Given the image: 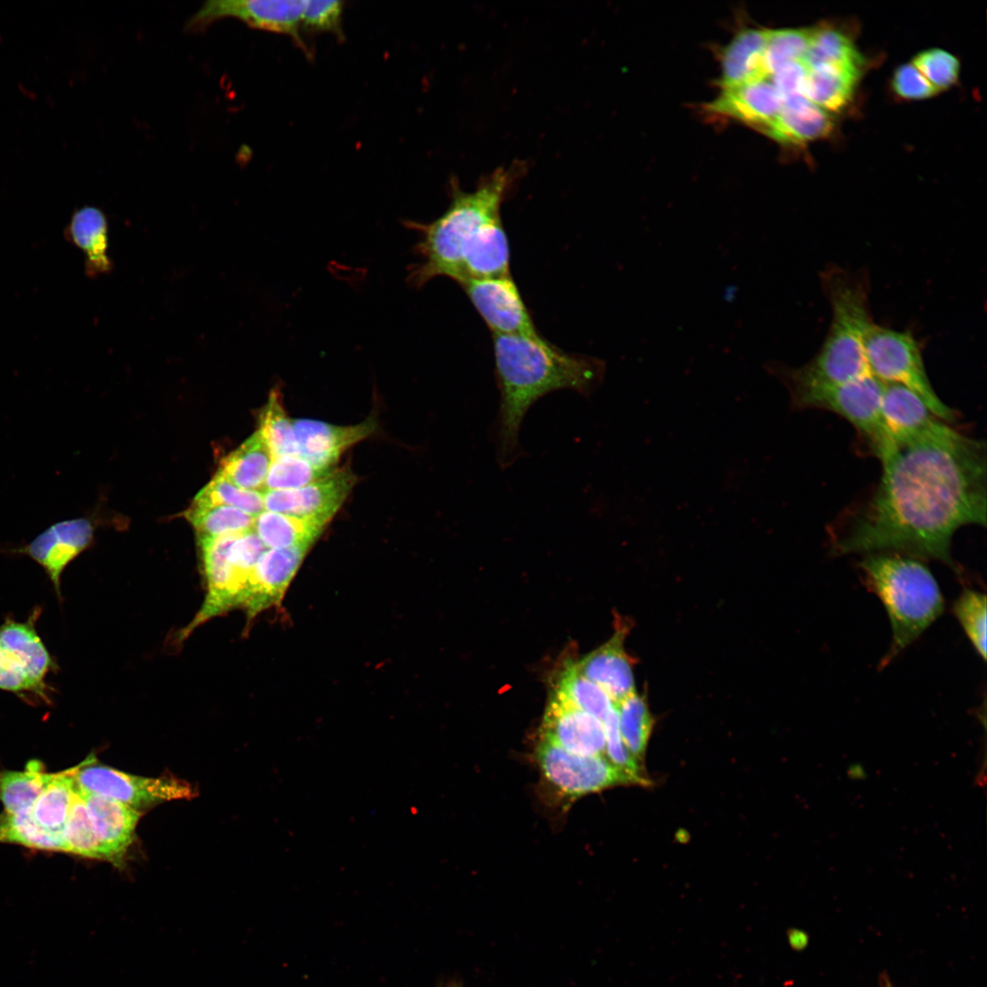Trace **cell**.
Segmentation results:
<instances>
[{"mask_svg": "<svg viewBox=\"0 0 987 987\" xmlns=\"http://www.w3.org/2000/svg\"><path fill=\"white\" fill-rule=\"evenodd\" d=\"M872 496L835 532L833 552L896 553L936 559L960 574L956 531L986 525V447L938 421L881 461Z\"/></svg>", "mask_w": 987, "mask_h": 987, "instance_id": "1", "label": "cell"}, {"mask_svg": "<svg viewBox=\"0 0 987 987\" xmlns=\"http://www.w3.org/2000/svg\"><path fill=\"white\" fill-rule=\"evenodd\" d=\"M500 404L495 423L497 462L502 468L521 455L519 434L529 409L544 396L569 389L591 395L603 382L601 359L568 353L541 335L493 334Z\"/></svg>", "mask_w": 987, "mask_h": 987, "instance_id": "2", "label": "cell"}, {"mask_svg": "<svg viewBox=\"0 0 987 987\" xmlns=\"http://www.w3.org/2000/svg\"><path fill=\"white\" fill-rule=\"evenodd\" d=\"M822 280L832 321L819 352L799 367L777 361L764 365L766 371L784 385L790 397L872 375L864 351L865 336L873 324L866 283L863 278L836 269L826 271Z\"/></svg>", "mask_w": 987, "mask_h": 987, "instance_id": "3", "label": "cell"}, {"mask_svg": "<svg viewBox=\"0 0 987 987\" xmlns=\"http://www.w3.org/2000/svg\"><path fill=\"white\" fill-rule=\"evenodd\" d=\"M514 180L511 169L498 168L472 191L452 182L451 201L440 217L430 223L405 222L419 236L414 247L419 260L408 275L411 286L421 287L437 277L460 281L468 252L486 226L501 218V205Z\"/></svg>", "mask_w": 987, "mask_h": 987, "instance_id": "4", "label": "cell"}, {"mask_svg": "<svg viewBox=\"0 0 987 987\" xmlns=\"http://www.w3.org/2000/svg\"><path fill=\"white\" fill-rule=\"evenodd\" d=\"M859 566L865 584L883 602L891 623L892 643L882 660L884 666L941 615L944 600L934 576L919 558L872 553Z\"/></svg>", "mask_w": 987, "mask_h": 987, "instance_id": "5", "label": "cell"}, {"mask_svg": "<svg viewBox=\"0 0 987 987\" xmlns=\"http://www.w3.org/2000/svg\"><path fill=\"white\" fill-rule=\"evenodd\" d=\"M207 593L193 620L180 631L185 640L209 619L243 606L249 579L267 549L253 530L198 539Z\"/></svg>", "mask_w": 987, "mask_h": 987, "instance_id": "6", "label": "cell"}, {"mask_svg": "<svg viewBox=\"0 0 987 987\" xmlns=\"http://www.w3.org/2000/svg\"><path fill=\"white\" fill-rule=\"evenodd\" d=\"M870 373L883 383L902 385L917 393L935 416L955 419L953 409L938 397L925 370L920 345L907 331L872 324L864 340Z\"/></svg>", "mask_w": 987, "mask_h": 987, "instance_id": "7", "label": "cell"}, {"mask_svg": "<svg viewBox=\"0 0 987 987\" xmlns=\"http://www.w3.org/2000/svg\"><path fill=\"white\" fill-rule=\"evenodd\" d=\"M884 383L873 375L842 385L820 387L790 397L791 409H822L849 421L868 443L872 452L885 459L896 447L882 420L880 403Z\"/></svg>", "mask_w": 987, "mask_h": 987, "instance_id": "8", "label": "cell"}, {"mask_svg": "<svg viewBox=\"0 0 987 987\" xmlns=\"http://www.w3.org/2000/svg\"><path fill=\"white\" fill-rule=\"evenodd\" d=\"M90 756L77 766L74 786L84 792L118 801L139 810L173 800H189L196 795L192 786L174 777L135 776L103 765H96Z\"/></svg>", "mask_w": 987, "mask_h": 987, "instance_id": "9", "label": "cell"}, {"mask_svg": "<svg viewBox=\"0 0 987 987\" xmlns=\"http://www.w3.org/2000/svg\"><path fill=\"white\" fill-rule=\"evenodd\" d=\"M536 758L547 780L563 794L578 797L633 780L611 764L605 755H580L546 739L538 746Z\"/></svg>", "mask_w": 987, "mask_h": 987, "instance_id": "10", "label": "cell"}, {"mask_svg": "<svg viewBox=\"0 0 987 987\" xmlns=\"http://www.w3.org/2000/svg\"><path fill=\"white\" fill-rule=\"evenodd\" d=\"M306 1L300 0H212L186 23L189 32H199L224 17L241 20L250 27L291 35L299 38Z\"/></svg>", "mask_w": 987, "mask_h": 987, "instance_id": "11", "label": "cell"}, {"mask_svg": "<svg viewBox=\"0 0 987 987\" xmlns=\"http://www.w3.org/2000/svg\"><path fill=\"white\" fill-rule=\"evenodd\" d=\"M460 285L493 334L540 335L511 275Z\"/></svg>", "mask_w": 987, "mask_h": 987, "instance_id": "12", "label": "cell"}, {"mask_svg": "<svg viewBox=\"0 0 987 987\" xmlns=\"http://www.w3.org/2000/svg\"><path fill=\"white\" fill-rule=\"evenodd\" d=\"M356 475L345 468L297 489L266 490L264 509L313 520L324 526L334 517L352 491Z\"/></svg>", "mask_w": 987, "mask_h": 987, "instance_id": "13", "label": "cell"}, {"mask_svg": "<svg viewBox=\"0 0 987 987\" xmlns=\"http://www.w3.org/2000/svg\"><path fill=\"white\" fill-rule=\"evenodd\" d=\"M93 532V524L87 517L63 520L49 525L29 543L9 548L8 552L27 556L37 563L60 600L61 575L67 566L89 547Z\"/></svg>", "mask_w": 987, "mask_h": 987, "instance_id": "14", "label": "cell"}, {"mask_svg": "<svg viewBox=\"0 0 987 987\" xmlns=\"http://www.w3.org/2000/svg\"><path fill=\"white\" fill-rule=\"evenodd\" d=\"M309 548H267L261 554L249 577L242 606L249 619L281 600Z\"/></svg>", "mask_w": 987, "mask_h": 987, "instance_id": "15", "label": "cell"}, {"mask_svg": "<svg viewBox=\"0 0 987 987\" xmlns=\"http://www.w3.org/2000/svg\"><path fill=\"white\" fill-rule=\"evenodd\" d=\"M542 738L580 755H605L602 722L554 695L546 710Z\"/></svg>", "mask_w": 987, "mask_h": 987, "instance_id": "16", "label": "cell"}, {"mask_svg": "<svg viewBox=\"0 0 987 987\" xmlns=\"http://www.w3.org/2000/svg\"><path fill=\"white\" fill-rule=\"evenodd\" d=\"M83 799L90 824L104 860L119 865L134 841L142 817L140 810L118 801L78 790Z\"/></svg>", "mask_w": 987, "mask_h": 987, "instance_id": "17", "label": "cell"}, {"mask_svg": "<svg viewBox=\"0 0 987 987\" xmlns=\"http://www.w3.org/2000/svg\"><path fill=\"white\" fill-rule=\"evenodd\" d=\"M629 629L622 622L607 642L576 664L580 674L601 688L613 705L636 692L634 663L624 649Z\"/></svg>", "mask_w": 987, "mask_h": 987, "instance_id": "18", "label": "cell"}, {"mask_svg": "<svg viewBox=\"0 0 987 987\" xmlns=\"http://www.w3.org/2000/svg\"><path fill=\"white\" fill-rule=\"evenodd\" d=\"M374 417L352 426H339L313 419H293L299 455L324 467L334 468L340 455L368 437L377 428Z\"/></svg>", "mask_w": 987, "mask_h": 987, "instance_id": "19", "label": "cell"}, {"mask_svg": "<svg viewBox=\"0 0 987 987\" xmlns=\"http://www.w3.org/2000/svg\"><path fill=\"white\" fill-rule=\"evenodd\" d=\"M781 110L782 101L769 78L723 89L706 105V111L712 113L732 118L760 132L777 119Z\"/></svg>", "mask_w": 987, "mask_h": 987, "instance_id": "20", "label": "cell"}, {"mask_svg": "<svg viewBox=\"0 0 987 987\" xmlns=\"http://www.w3.org/2000/svg\"><path fill=\"white\" fill-rule=\"evenodd\" d=\"M880 410L886 432L895 445L907 442L941 420L911 389L884 383Z\"/></svg>", "mask_w": 987, "mask_h": 987, "instance_id": "21", "label": "cell"}, {"mask_svg": "<svg viewBox=\"0 0 987 987\" xmlns=\"http://www.w3.org/2000/svg\"><path fill=\"white\" fill-rule=\"evenodd\" d=\"M833 127L829 112L801 95L782 101L780 115L762 133L780 143L799 145L827 136Z\"/></svg>", "mask_w": 987, "mask_h": 987, "instance_id": "22", "label": "cell"}, {"mask_svg": "<svg viewBox=\"0 0 987 987\" xmlns=\"http://www.w3.org/2000/svg\"><path fill=\"white\" fill-rule=\"evenodd\" d=\"M767 38L768 30L758 28L743 29L733 37L722 53L718 80L722 89L768 78L764 67Z\"/></svg>", "mask_w": 987, "mask_h": 987, "instance_id": "23", "label": "cell"}, {"mask_svg": "<svg viewBox=\"0 0 987 987\" xmlns=\"http://www.w3.org/2000/svg\"><path fill=\"white\" fill-rule=\"evenodd\" d=\"M65 235L84 253L88 276L97 277L111 271L112 262L107 253L108 223L101 209L84 206L76 210Z\"/></svg>", "mask_w": 987, "mask_h": 987, "instance_id": "24", "label": "cell"}, {"mask_svg": "<svg viewBox=\"0 0 987 987\" xmlns=\"http://www.w3.org/2000/svg\"><path fill=\"white\" fill-rule=\"evenodd\" d=\"M272 460V453L258 430L222 461L218 472L238 487L263 493Z\"/></svg>", "mask_w": 987, "mask_h": 987, "instance_id": "25", "label": "cell"}, {"mask_svg": "<svg viewBox=\"0 0 987 987\" xmlns=\"http://www.w3.org/2000/svg\"><path fill=\"white\" fill-rule=\"evenodd\" d=\"M860 75L861 69L850 66L822 65L809 69L803 95L826 111H838L850 102Z\"/></svg>", "mask_w": 987, "mask_h": 987, "instance_id": "26", "label": "cell"}, {"mask_svg": "<svg viewBox=\"0 0 987 987\" xmlns=\"http://www.w3.org/2000/svg\"><path fill=\"white\" fill-rule=\"evenodd\" d=\"M39 613L36 609L26 621L6 619L0 625V644L20 655L36 680L47 684L46 677L57 664L37 634L35 624Z\"/></svg>", "mask_w": 987, "mask_h": 987, "instance_id": "27", "label": "cell"}, {"mask_svg": "<svg viewBox=\"0 0 987 987\" xmlns=\"http://www.w3.org/2000/svg\"><path fill=\"white\" fill-rule=\"evenodd\" d=\"M324 525L306 518L264 510L254 519L253 530L269 549L311 547Z\"/></svg>", "mask_w": 987, "mask_h": 987, "instance_id": "28", "label": "cell"}, {"mask_svg": "<svg viewBox=\"0 0 987 987\" xmlns=\"http://www.w3.org/2000/svg\"><path fill=\"white\" fill-rule=\"evenodd\" d=\"M77 769L52 773L44 790L31 807L36 823L44 831L62 835L73 798V774Z\"/></svg>", "mask_w": 987, "mask_h": 987, "instance_id": "29", "label": "cell"}, {"mask_svg": "<svg viewBox=\"0 0 987 987\" xmlns=\"http://www.w3.org/2000/svg\"><path fill=\"white\" fill-rule=\"evenodd\" d=\"M51 776L38 760L29 761L22 771H0V801L5 812L30 810Z\"/></svg>", "mask_w": 987, "mask_h": 987, "instance_id": "30", "label": "cell"}, {"mask_svg": "<svg viewBox=\"0 0 987 987\" xmlns=\"http://www.w3.org/2000/svg\"><path fill=\"white\" fill-rule=\"evenodd\" d=\"M801 61L808 69L822 65L862 69L864 62L851 39L841 30L830 27L812 28L809 47Z\"/></svg>", "mask_w": 987, "mask_h": 987, "instance_id": "31", "label": "cell"}, {"mask_svg": "<svg viewBox=\"0 0 987 987\" xmlns=\"http://www.w3.org/2000/svg\"><path fill=\"white\" fill-rule=\"evenodd\" d=\"M614 706L622 740L631 754L642 764L654 725L647 699L635 692Z\"/></svg>", "mask_w": 987, "mask_h": 987, "instance_id": "32", "label": "cell"}, {"mask_svg": "<svg viewBox=\"0 0 987 987\" xmlns=\"http://www.w3.org/2000/svg\"><path fill=\"white\" fill-rule=\"evenodd\" d=\"M198 539L253 529L255 517L231 506L192 504L186 514Z\"/></svg>", "mask_w": 987, "mask_h": 987, "instance_id": "33", "label": "cell"}, {"mask_svg": "<svg viewBox=\"0 0 987 987\" xmlns=\"http://www.w3.org/2000/svg\"><path fill=\"white\" fill-rule=\"evenodd\" d=\"M555 695L601 722L614 706L605 692L581 674L576 664L567 665Z\"/></svg>", "mask_w": 987, "mask_h": 987, "instance_id": "34", "label": "cell"}, {"mask_svg": "<svg viewBox=\"0 0 987 987\" xmlns=\"http://www.w3.org/2000/svg\"><path fill=\"white\" fill-rule=\"evenodd\" d=\"M30 810L19 812L5 811L0 814V842L39 850L66 852L64 837L41 829L34 821Z\"/></svg>", "mask_w": 987, "mask_h": 987, "instance_id": "35", "label": "cell"}, {"mask_svg": "<svg viewBox=\"0 0 987 987\" xmlns=\"http://www.w3.org/2000/svg\"><path fill=\"white\" fill-rule=\"evenodd\" d=\"M273 457L299 454L293 419L287 415L279 389L271 390L260 415V429Z\"/></svg>", "mask_w": 987, "mask_h": 987, "instance_id": "36", "label": "cell"}, {"mask_svg": "<svg viewBox=\"0 0 987 987\" xmlns=\"http://www.w3.org/2000/svg\"><path fill=\"white\" fill-rule=\"evenodd\" d=\"M333 470L334 468L317 465L299 454L273 457L265 487L266 490L301 488L325 476Z\"/></svg>", "mask_w": 987, "mask_h": 987, "instance_id": "37", "label": "cell"}, {"mask_svg": "<svg viewBox=\"0 0 987 987\" xmlns=\"http://www.w3.org/2000/svg\"><path fill=\"white\" fill-rule=\"evenodd\" d=\"M194 504H222L234 507L254 517L264 509L263 493L238 487L218 472L196 496Z\"/></svg>", "mask_w": 987, "mask_h": 987, "instance_id": "38", "label": "cell"}, {"mask_svg": "<svg viewBox=\"0 0 987 987\" xmlns=\"http://www.w3.org/2000/svg\"><path fill=\"white\" fill-rule=\"evenodd\" d=\"M812 28L768 30L764 67L770 78L783 66L799 61L806 52Z\"/></svg>", "mask_w": 987, "mask_h": 987, "instance_id": "39", "label": "cell"}, {"mask_svg": "<svg viewBox=\"0 0 987 987\" xmlns=\"http://www.w3.org/2000/svg\"><path fill=\"white\" fill-rule=\"evenodd\" d=\"M63 837L67 848L66 853L104 860L101 847L94 835L85 802L75 788Z\"/></svg>", "mask_w": 987, "mask_h": 987, "instance_id": "40", "label": "cell"}, {"mask_svg": "<svg viewBox=\"0 0 987 987\" xmlns=\"http://www.w3.org/2000/svg\"><path fill=\"white\" fill-rule=\"evenodd\" d=\"M0 689L26 698L49 702L48 685L35 679L26 662L13 650L0 644Z\"/></svg>", "mask_w": 987, "mask_h": 987, "instance_id": "41", "label": "cell"}, {"mask_svg": "<svg viewBox=\"0 0 987 987\" xmlns=\"http://www.w3.org/2000/svg\"><path fill=\"white\" fill-rule=\"evenodd\" d=\"M953 612L982 659L986 658V596L966 588L953 605Z\"/></svg>", "mask_w": 987, "mask_h": 987, "instance_id": "42", "label": "cell"}, {"mask_svg": "<svg viewBox=\"0 0 987 987\" xmlns=\"http://www.w3.org/2000/svg\"><path fill=\"white\" fill-rule=\"evenodd\" d=\"M602 724L605 732V757L608 760L631 777L635 784L650 785V780L643 773L642 764L631 754L622 740L615 706L602 720Z\"/></svg>", "mask_w": 987, "mask_h": 987, "instance_id": "43", "label": "cell"}, {"mask_svg": "<svg viewBox=\"0 0 987 987\" xmlns=\"http://www.w3.org/2000/svg\"><path fill=\"white\" fill-rule=\"evenodd\" d=\"M913 65L938 92L952 86L959 77V60L942 49L933 48L919 53L914 58Z\"/></svg>", "mask_w": 987, "mask_h": 987, "instance_id": "44", "label": "cell"}, {"mask_svg": "<svg viewBox=\"0 0 987 987\" xmlns=\"http://www.w3.org/2000/svg\"><path fill=\"white\" fill-rule=\"evenodd\" d=\"M343 1L307 0L302 17V27L314 31L340 30Z\"/></svg>", "mask_w": 987, "mask_h": 987, "instance_id": "45", "label": "cell"}, {"mask_svg": "<svg viewBox=\"0 0 987 987\" xmlns=\"http://www.w3.org/2000/svg\"><path fill=\"white\" fill-rule=\"evenodd\" d=\"M892 87L898 96L908 100L925 99L938 93L913 64L903 65L896 70Z\"/></svg>", "mask_w": 987, "mask_h": 987, "instance_id": "46", "label": "cell"}, {"mask_svg": "<svg viewBox=\"0 0 987 987\" xmlns=\"http://www.w3.org/2000/svg\"><path fill=\"white\" fill-rule=\"evenodd\" d=\"M807 73V68L799 60L783 66L770 77L782 101L803 95Z\"/></svg>", "mask_w": 987, "mask_h": 987, "instance_id": "47", "label": "cell"}, {"mask_svg": "<svg viewBox=\"0 0 987 987\" xmlns=\"http://www.w3.org/2000/svg\"><path fill=\"white\" fill-rule=\"evenodd\" d=\"M450 987H461V986H460V985H455V984H452V985H451Z\"/></svg>", "mask_w": 987, "mask_h": 987, "instance_id": "48", "label": "cell"}, {"mask_svg": "<svg viewBox=\"0 0 987 987\" xmlns=\"http://www.w3.org/2000/svg\"><path fill=\"white\" fill-rule=\"evenodd\" d=\"M886 987H891V986H890V985H886Z\"/></svg>", "mask_w": 987, "mask_h": 987, "instance_id": "49", "label": "cell"}]
</instances>
